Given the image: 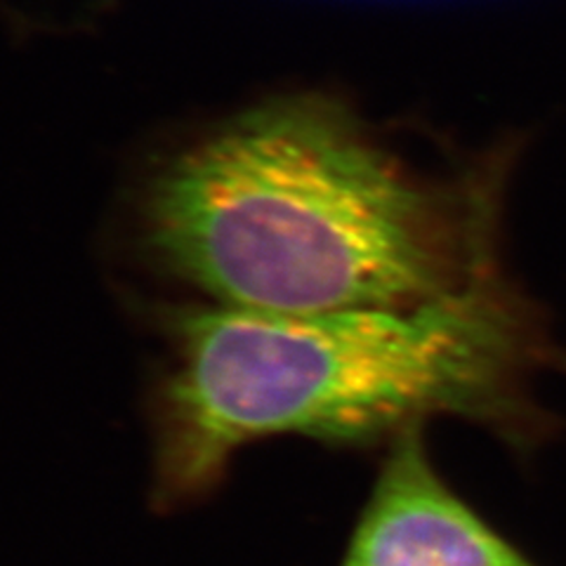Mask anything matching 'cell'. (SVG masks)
Returning a JSON list of instances; mask_svg holds the SVG:
<instances>
[{
  "label": "cell",
  "mask_w": 566,
  "mask_h": 566,
  "mask_svg": "<svg viewBox=\"0 0 566 566\" xmlns=\"http://www.w3.org/2000/svg\"><path fill=\"white\" fill-rule=\"evenodd\" d=\"M489 199L422 185L340 102L295 95L212 128L158 170L142 237L222 307H411L493 258Z\"/></svg>",
  "instance_id": "obj_1"
},
{
  "label": "cell",
  "mask_w": 566,
  "mask_h": 566,
  "mask_svg": "<svg viewBox=\"0 0 566 566\" xmlns=\"http://www.w3.org/2000/svg\"><path fill=\"white\" fill-rule=\"evenodd\" d=\"M156 465L170 495L208 489L234 453L272 437L366 441L453 416L528 434L543 335L493 258L411 307L170 312Z\"/></svg>",
  "instance_id": "obj_2"
},
{
  "label": "cell",
  "mask_w": 566,
  "mask_h": 566,
  "mask_svg": "<svg viewBox=\"0 0 566 566\" xmlns=\"http://www.w3.org/2000/svg\"><path fill=\"white\" fill-rule=\"evenodd\" d=\"M345 566H536L434 470L422 424L395 434Z\"/></svg>",
  "instance_id": "obj_3"
}]
</instances>
